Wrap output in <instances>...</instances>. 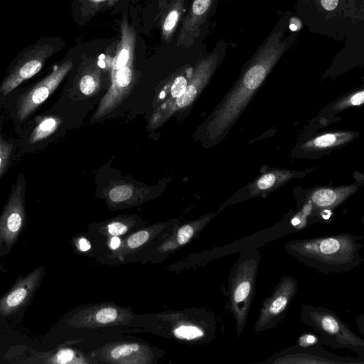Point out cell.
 <instances>
[{"label": "cell", "mask_w": 364, "mask_h": 364, "mask_svg": "<svg viewBox=\"0 0 364 364\" xmlns=\"http://www.w3.org/2000/svg\"><path fill=\"white\" fill-rule=\"evenodd\" d=\"M291 16V14L287 11L281 17L244 65L238 79L218 105L205 127L208 139L219 141L228 134L282 55L294 42L296 33H291L284 37Z\"/></svg>", "instance_id": "obj_1"}, {"label": "cell", "mask_w": 364, "mask_h": 364, "mask_svg": "<svg viewBox=\"0 0 364 364\" xmlns=\"http://www.w3.org/2000/svg\"><path fill=\"white\" fill-rule=\"evenodd\" d=\"M362 235L348 232L294 239L284 244V250L304 265L323 274L347 273L363 262Z\"/></svg>", "instance_id": "obj_2"}, {"label": "cell", "mask_w": 364, "mask_h": 364, "mask_svg": "<svg viewBox=\"0 0 364 364\" xmlns=\"http://www.w3.org/2000/svg\"><path fill=\"white\" fill-rule=\"evenodd\" d=\"M260 253L255 246L247 247L239 252L228 277V308L235 321L237 336L244 331L255 295L256 280Z\"/></svg>", "instance_id": "obj_3"}, {"label": "cell", "mask_w": 364, "mask_h": 364, "mask_svg": "<svg viewBox=\"0 0 364 364\" xmlns=\"http://www.w3.org/2000/svg\"><path fill=\"white\" fill-rule=\"evenodd\" d=\"M64 47L58 36H44L21 50L0 82V109L20 85L36 75L53 55Z\"/></svg>", "instance_id": "obj_4"}, {"label": "cell", "mask_w": 364, "mask_h": 364, "mask_svg": "<svg viewBox=\"0 0 364 364\" xmlns=\"http://www.w3.org/2000/svg\"><path fill=\"white\" fill-rule=\"evenodd\" d=\"M300 321L318 336L321 344L334 349H349L364 358V341L331 309L302 304Z\"/></svg>", "instance_id": "obj_5"}, {"label": "cell", "mask_w": 364, "mask_h": 364, "mask_svg": "<svg viewBox=\"0 0 364 364\" xmlns=\"http://www.w3.org/2000/svg\"><path fill=\"white\" fill-rule=\"evenodd\" d=\"M73 58L55 65L46 76L35 85L10 97L7 102L11 117L19 132L27 119L49 98L73 68Z\"/></svg>", "instance_id": "obj_6"}, {"label": "cell", "mask_w": 364, "mask_h": 364, "mask_svg": "<svg viewBox=\"0 0 364 364\" xmlns=\"http://www.w3.org/2000/svg\"><path fill=\"white\" fill-rule=\"evenodd\" d=\"M225 50L226 45L221 43L210 54L197 63L184 93L174 102H167L158 109H163V112H156L154 114L151 121L152 127L161 124L174 112L188 106L193 102L211 78Z\"/></svg>", "instance_id": "obj_7"}, {"label": "cell", "mask_w": 364, "mask_h": 364, "mask_svg": "<svg viewBox=\"0 0 364 364\" xmlns=\"http://www.w3.org/2000/svg\"><path fill=\"white\" fill-rule=\"evenodd\" d=\"M298 291V281L290 276H283L269 296L264 298L255 323L256 333L275 328L284 318L287 310Z\"/></svg>", "instance_id": "obj_8"}, {"label": "cell", "mask_w": 364, "mask_h": 364, "mask_svg": "<svg viewBox=\"0 0 364 364\" xmlns=\"http://www.w3.org/2000/svg\"><path fill=\"white\" fill-rule=\"evenodd\" d=\"M263 364H363V358L343 357L324 349L320 344L294 345L274 353Z\"/></svg>", "instance_id": "obj_9"}, {"label": "cell", "mask_w": 364, "mask_h": 364, "mask_svg": "<svg viewBox=\"0 0 364 364\" xmlns=\"http://www.w3.org/2000/svg\"><path fill=\"white\" fill-rule=\"evenodd\" d=\"M305 172L272 168L257 176L247 186L237 191L221 206L225 207L255 197H264L289 181L305 175Z\"/></svg>", "instance_id": "obj_10"}, {"label": "cell", "mask_w": 364, "mask_h": 364, "mask_svg": "<svg viewBox=\"0 0 364 364\" xmlns=\"http://www.w3.org/2000/svg\"><path fill=\"white\" fill-rule=\"evenodd\" d=\"M26 122L19 131L18 143L22 151L28 152L46 146L60 127L62 119L58 116L43 114Z\"/></svg>", "instance_id": "obj_11"}, {"label": "cell", "mask_w": 364, "mask_h": 364, "mask_svg": "<svg viewBox=\"0 0 364 364\" xmlns=\"http://www.w3.org/2000/svg\"><path fill=\"white\" fill-rule=\"evenodd\" d=\"M218 0H193L184 17L177 38V46L189 48L201 34L205 24L216 10Z\"/></svg>", "instance_id": "obj_12"}, {"label": "cell", "mask_w": 364, "mask_h": 364, "mask_svg": "<svg viewBox=\"0 0 364 364\" xmlns=\"http://www.w3.org/2000/svg\"><path fill=\"white\" fill-rule=\"evenodd\" d=\"M355 136L352 132H335L318 135L301 145V149L309 151L328 150L350 141Z\"/></svg>", "instance_id": "obj_13"}, {"label": "cell", "mask_w": 364, "mask_h": 364, "mask_svg": "<svg viewBox=\"0 0 364 364\" xmlns=\"http://www.w3.org/2000/svg\"><path fill=\"white\" fill-rule=\"evenodd\" d=\"M38 274V272L31 274L6 296L0 299L1 314L10 312L26 300L37 282Z\"/></svg>", "instance_id": "obj_14"}, {"label": "cell", "mask_w": 364, "mask_h": 364, "mask_svg": "<svg viewBox=\"0 0 364 364\" xmlns=\"http://www.w3.org/2000/svg\"><path fill=\"white\" fill-rule=\"evenodd\" d=\"M186 0H172L164 10L161 17V29L163 40L169 43L182 17Z\"/></svg>", "instance_id": "obj_15"}, {"label": "cell", "mask_w": 364, "mask_h": 364, "mask_svg": "<svg viewBox=\"0 0 364 364\" xmlns=\"http://www.w3.org/2000/svg\"><path fill=\"white\" fill-rule=\"evenodd\" d=\"M2 117L0 116V178L6 171L12 159L18 144L15 139H5L2 135Z\"/></svg>", "instance_id": "obj_16"}, {"label": "cell", "mask_w": 364, "mask_h": 364, "mask_svg": "<svg viewBox=\"0 0 364 364\" xmlns=\"http://www.w3.org/2000/svg\"><path fill=\"white\" fill-rule=\"evenodd\" d=\"M133 65H127L120 68L112 69V85L110 89L112 94L114 91H122L128 87L132 80Z\"/></svg>", "instance_id": "obj_17"}, {"label": "cell", "mask_w": 364, "mask_h": 364, "mask_svg": "<svg viewBox=\"0 0 364 364\" xmlns=\"http://www.w3.org/2000/svg\"><path fill=\"white\" fill-rule=\"evenodd\" d=\"M120 0H74L75 11H78L81 16H86L91 11L110 7L119 2Z\"/></svg>", "instance_id": "obj_18"}, {"label": "cell", "mask_w": 364, "mask_h": 364, "mask_svg": "<svg viewBox=\"0 0 364 364\" xmlns=\"http://www.w3.org/2000/svg\"><path fill=\"white\" fill-rule=\"evenodd\" d=\"M87 71L81 75L78 85L81 92L85 95H89L93 93L96 89L98 71L94 69L91 72L90 68L87 69Z\"/></svg>", "instance_id": "obj_19"}, {"label": "cell", "mask_w": 364, "mask_h": 364, "mask_svg": "<svg viewBox=\"0 0 364 364\" xmlns=\"http://www.w3.org/2000/svg\"><path fill=\"white\" fill-rule=\"evenodd\" d=\"M364 101V92L363 90H358L352 94L348 95L338 100L332 107L333 111H341L353 106H360Z\"/></svg>", "instance_id": "obj_20"}, {"label": "cell", "mask_w": 364, "mask_h": 364, "mask_svg": "<svg viewBox=\"0 0 364 364\" xmlns=\"http://www.w3.org/2000/svg\"><path fill=\"white\" fill-rule=\"evenodd\" d=\"M174 334L178 338L192 340L203 337L204 331L194 326H181L174 330Z\"/></svg>", "instance_id": "obj_21"}, {"label": "cell", "mask_w": 364, "mask_h": 364, "mask_svg": "<svg viewBox=\"0 0 364 364\" xmlns=\"http://www.w3.org/2000/svg\"><path fill=\"white\" fill-rule=\"evenodd\" d=\"M132 189L127 185L115 186L109 192V197L113 202H122L132 196Z\"/></svg>", "instance_id": "obj_22"}, {"label": "cell", "mask_w": 364, "mask_h": 364, "mask_svg": "<svg viewBox=\"0 0 364 364\" xmlns=\"http://www.w3.org/2000/svg\"><path fill=\"white\" fill-rule=\"evenodd\" d=\"M188 85V81L183 75L177 76L171 87V95L173 98L181 97L185 92Z\"/></svg>", "instance_id": "obj_23"}, {"label": "cell", "mask_w": 364, "mask_h": 364, "mask_svg": "<svg viewBox=\"0 0 364 364\" xmlns=\"http://www.w3.org/2000/svg\"><path fill=\"white\" fill-rule=\"evenodd\" d=\"M139 347L136 344H124L114 348L110 352V356L112 358L117 359L130 355L133 352L137 351Z\"/></svg>", "instance_id": "obj_24"}, {"label": "cell", "mask_w": 364, "mask_h": 364, "mask_svg": "<svg viewBox=\"0 0 364 364\" xmlns=\"http://www.w3.org/2000/svg\"><path fill=\"white\" fill-rule=\"evenodd\" d=\"M343 0H313L316 8L318 11H333L337 9L343 3Z\"/></svg>", "instance_id": "obj_25"}, {"label": "cell", "mask_w": 364, "mask_h": 364, "mask_svg": "<svg viewBox=\"0 0 364 364\" xmlns=\"http://www.w3.org/2000/svg\"><path fill=\"white\" fill-rule=\"evenodd\" d=\"M117 317V311L112 307L104 308L100 310L96 316V320L101 323H107L114 321Z\"/></svg>", "instance_id": "obj_26"}, {"label": "cell", "mask_w": 364, "mask_h": 364, "mask_svg": "<svg viewBox=\"0 0 364 364\" xmlns=\"http://www.w3.org/2000/svg\"><path fill=\"white\" fill-rule=\"evenodd\" d=\"M149 237V232L141 230L131 235L127 240V245L131 248H136L145 243Z\"/></svg>", "instance_id": "obj_27"}, {"label": "cell", "mask_w": 364, "mask_h": 364, "mask_svg": "<svg viewBox=\"0 0 364 364\" xmlns=\"http://www.w3.org/2000/svg\"><path fill=\"white\" fill-rule=\"evenodd\" d=\"M194 233L193 228L190 225H186L179 229L177 240L180 245H184L189 241Z\"/></svg>", "instance_id": "obj_28"}, {"label": "cell", "mask_w": 364, "mask_h": 364, "mask_svg": "<svg viewBox=\"0 0 364 364\" xmlns=\"http://www.w3.org/2000/svg\"><path fill=\"white\" fill-rule=\"evenodd\" d=\"M318 344H321L318 336L309 333L301 335V336L298 338L296 343V345L301 346H308Z\"/></svg>", "instance_id": "obj_29"}, {"label": "cell", "mask_w": 364, "mask_h": 364, "mask_svg": "<svg viewBox=\"0 0 364 364\" xmlns=\"http://www.w3.org/2000/svg\"><path fill=\"white\" fill-rule=\"evenodd\" d=\"M108 231L109 234L114 236L124 234L127 231V227L119 222H115L108 225Z\"/></svg>", "instance_id": "obj_30"}, {"label": "cell", "mask_w": 364, "mask_h": 364, "mask_svg": "<svg viewBox=\"0 0 364 364\" xmlns=\"http://www.w3.org/2000/svg\"><path fill=\"white\" fill-rule=\"evenodd\" d=\"M73 357V352L70 349H63L60 350L56 357V362L59 363H67L70 362Z\"/></svg>", "instance_id": "obj_31"}, {"label": "cell", "mask_w": 364, "mask_h": 364, "mask_svg": "<svg viewBox=\"0 0 364 364\" xmlns=\"http://www.w3.org/2000/svg\"><path fill=\"white\" fill-rule=\"evenodd\" d=\"M79 246L82 251H87L90 248V243L85 238L79 240Z\"/></svg>", "instance_id": "obj_32"}, {"label": "cell", "mask_w": 364, "mask_h": 364, "mask_svg": "<svg viewBox=\"0 0 364 364\" xmlns=\"http://www.w3.org/2000/svg\"><path fill=\"white\" fill-rule=\"evenodd\" d=\"M120 245V240L117 237L114 236L112 238L110 242V247L112 249H117Z\"/></svg>", "instance_id": "obj_33"}]
</instances>
